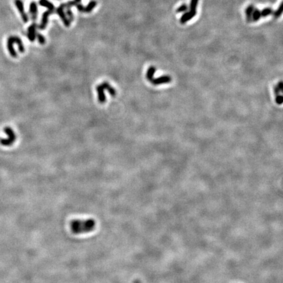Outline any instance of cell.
<instances>
[{
    "mask_svg": "<svg viewBox=\"0 0 283 283\" xmlns=\"http://www.w3.org/2000/svg\"><path fill=\"white\" fill-rule=\"evenodd\" d=\"M261 17V11L259 10V9H254L253 13H252V18L253 19L254 21H257L259 18Z\"/></svg>",
    "mask_w": 283,
    "mask_h": 283,
    "instance_id": "obj_17",
    "label": "cell"
},
{
    "mask_svg": "<svg viewBox=\"0 0 283 283\" xmlns=\"http://www.w3.org/2000/svg\"><path fill=\"white\" fill-rule=\"evenodd\" d=\"M4 133L7 134L9 136L8 138H1L0 139V144L2 146H9L13 145V144L15 142L16 139H17V136L13 131V130L9 127H5L3 129Z\"/></svg>",
    "mask_w": 283,
    "mask_h": 283,
    "instance_id": "obj_4",
    "label": "cell"
},
{
    "mask_svg": "<svg viewBox=\"0 0 283 283\" xmlns=\"http://www.w3.org/2000/svg\"><path fill=\"white\" fill-rule=\"evenodd\" d=\"M29 11L30 15H31V18L32 20H36L37 18H38V5L36 2L32 1L30 4V8H29Z\"/></svg>",
    "mask_w": 283,
    "mask_h": 283,
    "instance_id": "obj_10",
    "label": "cell"
},
{
    "mask_svg": "<svg viewBox=\"0 0 283 283\" xmlns=\"http://www.w3.org/2000/svg\"><path fill=\"white\" fill-rule=\"evenodd\" d=\"M66 8V15L68 19L69 20V22H72L74 20V17H73V13H72V11H71V8L69 7H65Z\"/></svg>",
    "mask_w": 283,
    "mask_h": 283,
    "instance_id": "obj_18",
    "label": "cell"
},
{
    "mask_svg": "<svg viewBox=\"0 0 283 283\" xmlns=\"http://www.w3.org/2000/svg\"><path fill=\"white\" fill-rule=\"evenodd\" d=\"M254 9V8L253 5H249L247 9H246L245 10L246 17H247V19L249 22H250V20H252V13H253Z\"/></svg>",
    "mask_w": 283,
    "mask_h": 283,
    "instance_id": "obj_15",
    "label": "cell"
},
{
    "mask_svg": "<svg viewBox=\"0 0 283 283\" xmlns=\"http://www.w3.org/2000/svg\"><path fill=\"white\" fill-rule=\"evenodd\" d=\"M282 11H283V5H282V2H281L280 4L279 5V7H278L277 10L275 11V13H274L275 17L277 18H279L282 15Z\"/></svg>",
    "mask_w": 283,
    "mask_h": 283,
    "instance_id": "obj_19",
    "label": "cell"
},
{
    "mask_svg": "<svg viewBox=\"0 0 283 283\" xmlns=\"http://www.w3.org/2000/svg\"><path fill=\"white\" fill-rule=\"evenodd\" d=\"M12 38H13V43L17 44L18 47V50H19V51L20 53H24L25 49H24V45H23V43H22V39H20L19 38V37L15 36H12Z\"/></svg>",
    "mask_w": 283,
    "mask_h": 283,
    "instance_id": "obj_13",
    "label": "cell"
},
{
    "mask_svg": "<svg viewBox=\"0 0 283 283\" xmlns=\"http://www.w3.org/2000/svg\"><path fill=\"white\" fill-rule=\"evenodd\" d=\"M96 90L97 92H98V101L100 103H104L106 102V97L105 93H104V91L105 90H108L109 92V93L111 94V96H115L116 94H117V92H116V90L113 88L112 86H111L109 83L108 82H103L101 84H100L96 87Z\"/></svg>",
    "mask_w": 283,
    "mask_h": 283,
    "instance_id": "obj_2",
    "label": "cell"
},
{
    "mask_svg": "<svg viewBox=\"0 0 283 283\" xmlns=\"http://www.w3.org/2000/svg\"><path fill=\"white\" fill-rule=\"evenodd\" d=\"M199 0H191V3H190V10L191 11H196L197 7Z\"/></svg>",
    "mask_w": 283,
    "mask_h": 283,
    "instance_id": "obj_22",
    "label": "cell"
},
{
    "mask_svg": "<svg viewBox=\"0 0 283 283\" xmlns=\"http://www.w3.org/2000/svg\"><path fill=\"white\" fill-rule=\"evenodd\" d=\"M280 92H282V83L280 82L277 87H275V92L276 95V102L279 104H281L282 103V96L281 94H280Z\"/></svg>",
    "mask_w": 283,
    "mask_h": 283,
    "instance_id": "obj_11",
    "label": "cell"
},
{
    "mask_svg": "<svg viewBox=\"0 0 283 283\" xmlns=\"http://www.w3.org/2000/svg\"><path fill=\"white\" fill-rule=\"evenodd\" d=\"M53 13V11H45V13H43V15H42V18H41V24L40 25H39V29H41V30H44L45 28L46 27H47V23H48V20H49V16L51 15V14Z\"/></svg>",
    "mask_w": 283,
    "mask_h": 283,
    "instance_id": "obj_7",
    "label": "cell"
},
{
    "mask_svg": "<svg viewBox=\"0 0 283 283\" xmlns=\"http://www.w3.org/2000/svg\"><path fill=\"white\" fill-rule=\"evenodd\" d=\"M71 231L74 234L89 233L94 230L96 222L93 219L73 220L70 222Z\"/></svg>",
    "mask_w": 283,
    "mask_h": 283,
    "instance_id": "obj_1",
    "label": "cell"
},
{
    "mask_svg": "<svg viewBox=\"0 0 283 283\" xmlns=\"http://www.w3.org/2000/svg\"><path fill=\"white\" fill-rule=\"evenodd\" d=\"M188 10V7H187V5L186 4H183L181 5L180 7H179L177 9H176V13H183V12H185V11H186Z\"/></svg>",
    "mask_w": 283,
    "mask_h": 283,
    "instance_id": "obj_21",
    "label": "cell"
},
{
    "mask_svg": "<svg viewBox=\"0 0 283 283\" xmlns=\"http://www.w3.org/2000/svg\"><path fill=\"white\" fill-rule=\"evenodd\" d=\"M76 3H81V1H82V0H74Z\"/></svg>",
    "mask_w": 283,
    "mask_h": 283,
    "instance_id": "obj_25",
    "label": "cell"
},
{
    "mask_svg": "<svg viewBox=\"0 0 283 283\" xmlns=\"http://www.w3.org/2000/svg\"><path fill=\"white\" fill-rule=\"evenodd\" d=\"M155 70H156V69L154 66H151L147 71V73H146L147 80L152 83V84L157 85L163 84V83H168L171 82V77L168 75L161 76V77L155 79L154 78Z\"/></svg>",
    "mask_w": 283,
    "mask_h": 283,
    "instance_id": "obj_3",
    "label": "cell"
},
{
    "mask_svg": "<svg viewBox=\"0 0 283 283\" xmlns=\"http://www.w3.org/2000/svg\"><path fill=\"white\" fill-rule=\"evenodd\" d=\"M64 8H65V4L60 5L59 7H58V9H57V12L58 13V15H59L60 18L62 19V22H63L65 26L66 27H69V26H70V22H69V20L68 19V18H67L66 15V13H65V12L64 11Z\"/></svg>",
    "mask_w": 283,
    "mask_h": 283,
    "instance_id": "obj_6",
    "label": "cell"
},
{
    "mask_svg": "<svg viewBox=\"0 0 283 283\" xmlns=\"http://www.w3.org/2000/svg\"><path fill=\"white\" fill-rule=\"evenodd\" d=\"M273 13V10L271 8H265L261 11V16L262 17H266Z\"/></svg>",
    "mask_w": 283,
    "mask_h": 283,
    "instance_id": "obj_20",
    "label": "cell"
},
{
    "mask_svg": "<svg viewBox=\"0 0 283 283\" xmlns=\"http://www.w3.org/2000/svg\"><path fill=\"white\" fill-rule=\"evenodd\" d=\"M96 6V1H94V0H92V1H90L89 3L87 4V5L85 7L84 12L85 13H90L91 11L93 10V9Z\"/></svg>",
    "mask_w": 283,
    "mask_h": 283,
    "instance_id": "obj_16",
    "label": "cell"
},
{
    "mask_svg": "<svg viewBox=\"0 0 283 283\" xmlns=\"http://www.w3.org/2000/svg\"><path fill=\"white\" fill-rule=\"evenodd\" d=\"M36 24H32L28 28V38L32 42L36 38Z\"/></svg>",
    "mask_w": 283,
    "mask_h": 283,
    "instance_id": "obj_8",
    "label": "cell"
},
{
    "mask_svg": "<svg viewBox=\"0 0 283 283\" xmlns=\"http://www.w3.org/2000/svg\"><path fill=\"white\" fill-rule=\"evenodd\" d=\"M39 3L41 6H43V7H46L47 9H48L49 11H53V10L55 9L54 5H53L51 2L48 1V0H39Z\"/></svg>",
    "mask_w": 283,
    "mask_h": 283,
    "instance_id": "obj_14",
    "label": "cell"
},
{
    "mask_svg": "<svg viewBox=\"0 0 283 283\" xmlns=\"http://www.w3.org/2000/svg\"><path fill=\"white\" fill-rule=\"evenodd\" d=\"M15 4L16 7H17V8L18 9V11H19L20 15H21L22 20L24 21V22L27 23L28 22L29 18H28V16L27 14L25 13L24 4H23L22 1H21V0H15Z\"/></svg>",
    "mask_w": 283,
    "mask_h": 283,
    "instance_id": "obj_5",
    "label": "cell"
},
{
    "mask_svg": "<svg viewBox=\"0 0 283 283\" xmlns=\"http://www.w3.org/2000/svg\"><path fill=\"white\" fill-rule=\"evenodd\" d=\"M75 7H76V8H77L79 10V11H80V12H84L85 7L83 6V5L80 4V3H76Z\"/></svg>",
    "mask_w": 283,
    "mask_h": 283,
    "instance_id": "obj_24",
    "label": "cell"
},
{
    "mask_svg": "<svg viewBox=\"0 0 283 283\" xmlns=\"http://www.w3.org/2000/svg\"><path fill=\"white\" fill-rule=\"evenodd\" d=\"M13 44L14 43L13 41L12 36H10L7 39V49L11 56L13 58H16L17 57V53L13 47Z\"/></svg>",
    "mask_w": 283,
    "mask_h": 283,
    "instance_id": "obj_12",
    "label": "cell"
},
{
    "mask_svg": "<svg viewBox=\"0 0 283 283\" xmlns=\"http://www.w3.org/2000/svg\"><path fill=\"white\" fill-rule=\"evenodd\" d=\"M196 13H197L196 11H191V10H190V11H189V12L184 13L180 18V23L181 24H185V22H187V21H189V20L192 19V18L196 15Z\"/></svg>",
    "mask_w": 283,
    "mask_h": 283,
    "instance_id": "obj_9",
    "label": "cell"
},
{
    "mask_svg": "<svg viewBox=\"0 0 283 283\" xmlns=\"http://www.w3.org/2000/svg\"><path fill=\"white\" fill-rule=\"evenodd\" d=\"M36 38H38L39 43L41 44V45H43V44L45 43V38H44V36H43V35L37 33Z\"/></svg>",
    "mask_w": 283,
    "mask_h": 283,
    "instance_id": "obj_23",
    "label": "cell"
}]
</instances>
